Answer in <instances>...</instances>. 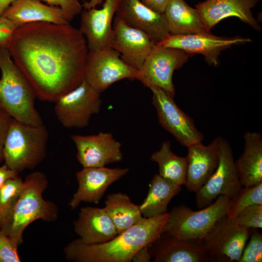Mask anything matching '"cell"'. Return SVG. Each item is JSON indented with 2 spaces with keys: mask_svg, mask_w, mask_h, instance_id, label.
<instances>
[{
  "mask_svg": "<svg viewBox=\"0 0 262 262\" xmlns=\"http://www.w3.org/2000/svg\"><path fill=\"white\" fill-rule=\"evenodd\" d=\"M254 204H262V183L253 187H242L231 199L226 215L233 220L241 211Z\"/></svg>",
  "mask_w": 262,
  "mask_h": 262,
  "instance_id": "obj_30",
  "label": "cell"
},
{
  "mask_svg": "<svg viewBox=\"0 0 262 262\" xmlns=\"http://www.w3.org/2000/svg\"><path fill=\"white\" fill-rule=\"evenodd\" d=\"M249 237L238 262H262V235L257 229H251Z\"/></svg>",
  "mask_w": 262,
  "mask_h": 262,
  "instance_id": "obj_32",
  "label": "cell"
},
{
  "mask_svg": "<svg viewBox=\"0 0 262 262\" xmlns=\"http://www.w3.org/2000/svg\"><path fill=\"white\" fill-rule=\"evenodd\" d=\"M18 27L15 22L0 16V47H7L14 32Z\"/></svg>",
  "mask_w": 262,
  "mask_h": 262,
  "instance_id": "obj_35",
  "label": "cell"
},
{
  "mask_svg": "<svg viewBox=\"0 0 262 262\" xmlns=\"http://www.w3.org/2000/svg\"><path fill=\"white\" fill-rule=\"evenodd\" d=\"M18 246L3 230H0V262H20Z\"/></svg>",
  "mask_w": 262,
  "mask_h": 262,
  "instance_id": "obj_33",
  "label": "cell"
},
{
  "mask_svg": "<svg viewBox=\"0 0 262 262\" xmlns=\"http://www.w3.org/2000/svg\"><path fill=\"white\" fill-rule=\"evenodd\" d=\"M147 87L152 92V104L157 111L158 123L163 128L186 147L203 141L204 136L193 119L180 108L174 98L158 86Z\"/></svg>",
  "mask_w": 262,
  "mask_h": 262,
  "instance_id": "obj_12",
  "label": "cell"
},
{
  "mask_svg": "<svg viewBox=\"0 0 262 262\" xmlns=\"http://www.w3.org/2000/svg\"><path fill=\"white\" fill-rule=\"evenodd\" d=\"M259 0H206L196 5L206 29L211 30L224 18L235 16L256 31L261 27L253 16L251 9Z\"/></svg>",
  "mask_w": 262,
  "mask_h": 262,
  "instance_id": "obj_21",
  "label": "cell"
},
{
  "mask_svg": "<svg viewBox=\"0 0 262 262\" xmlns=\"http://www.w3.org/2000/svg\"><path fill=\"white\" fill-rule=\"evenodd\" d=\"M119 0H105L100 9L81 12L79 30L84 35L88 51L111 47L114 38L113 20Z\"/></svg>",
  "mask_w": 262,
  "mask_h": 262,
  "instance_id": "obj_15",
  "label": "cell"
},
{
  "mask_svg": "<svg viewBox=\"0 0 262 262\" xmlns=\"http://www.w3.org/2000/svg\"><path fill=\"white\" fill-rule=\"evenodd\" d=\"M145 5L160 13H164L170 0H140Z\"/></svg>",
  "mask_w": 262,
  "mask_h": 262,
  "instance_id": "obj_37",
  "label": "cell"
},
{
  "mask_svg": "<svg viewBox=\"0 0 262 262\" xmlns=\"http://www.w3.org/2000/svg\"><path fill=\"white\" fill-rule=\"evenodd\" d=\"M219 138H215L207 146L200 142L187 147L184 185L188 191L196 192L215 171L219 159Z\"/></svg>",
  "mask_w": 262,
  "mask_h": 262,
  "instance_id": "obj_19",
  "label": "cell"
},
{
  "mask_svg": "<svg viewBox=\"0 0 262 262\" xmlns=\"http://www.w3.org/2000/svg\"><path fill=\"white\" fill-rule=\"evenodd\" d=\"M230 200L220 195L214 203L198 211L184 205L174 207L169 213L164 232L181 239H201L226 215Z\"/></svg>",
  "mask_w": 262,
  "mask_h": 262,
  "instance_id": "obj_6",
  "label": "cell"
},
{
  "mask_svg": "<svg viewBox=\"0 0 262 262\" xmlns=\"http://www.w3.org/2000/svg\"><path fill=\"white\" fill-rule=\"evenodd\" d=\"M232 220L241 227L248 229H262V204H254L246 207Z\"/></svg>",
  "mask_w": 262,
  "mask_h": 262,
  "instance_id": "obj_31",
  "label": "cell"
},
{
  "mask_svg": "<svg viewBox=\"0 0 262 262\" xmlns=\"http://www.w3.org/2000/svg\"><path fill=\"white\" fill-rule=\"evenodd\" d=\"M47 4L60 7L71 22L74 17L81 13L82 5L79 0H39Z\"/></svg>",
  "mask_w": 262,
  "mask_h": 262,
  "instance_id": "obj_34",
  "label": "cell"
},
{
  "mask_svg": "<svg viewBox=\"0 0 262 262\" xmlns=\"http://www.w3.org/2000/svg\"><path fill=\"white\" fill-rule=\"evenodd\" d=\"M150 160L158 164L160 176L177 185H184L187 166L186 158L172 152L169 140L162 142L160 149L151 154Z\"/></svg>",
  "mask_w": 262,
  "mask_h": 262,
  "instance_id": "obj_28",
  "label": "cell"
},
{
  "mask_svg": "<svg viewBox=\"0 0 262 262\" xmlns=\"http://www.w3.org/2000/svg\"><path fill=\"white\" fill-rule=\"evenodd\" d=\"M244 151L235 162L240 181L245 187L262 183V135L246 131Z\"/></svg>",
  "mask_w": 262,
  "mask_h": 262,
  "instance_id": "obj_24",
  "label": "cell"
},
{
  "mask_svg": "<svg viewBox=\"0 0 262 262\" xmlns=\"http://www.w3.org/2000/svg\"><path fill=\"white\" fill-rule=\"evenodd\" d=\"M115 15L146 33L155 44L170 34L164 13L153 10L140 0H119Z\"/></svg>",
  "mask_w": 262,
  "mask_h": 262,
  "instance_id": "obj_16",
  "label": "cell"
},
{
  "mask_svg": "<svg viewBox=\"0 0 262 262\" xmlns=\"http://www.w3.org/2000/svg\"><path fill=\"white\" fill-rule=\"evenodd\" d=\"M7 48L40 100L54 102L84 80L86 41L70 24H24L15 31Z\"/></svg>",
  "mask_w": 262,
  "mask_h": 262,
  "instance_id": "obj_1",
  "label": "cell"
},
{
  "mask_svg": "<svg viewBox=\"0 0 262 262\" xmlns=\"http://www.w3.org/2000/svg\"><path fill=\"white\" fill-rule=\"evenodd\" d=\"M19 26L36 22L68 24L70 21L59 7L39 0H15L2 15Z\"/></svg>",
  "mask_w": 262,
  "mask_h": 262,
  "instance_id": "obj_23",
  "label": "cell"
},
{
  "mask_svg": "<svg viewBox=\"0 0 262 262\" xmlns=\"http://www.w3.org/2000/svg\"><path fill=\"white\" fill-rule=\"evenodd\" d=\"M251 229L241 227L227 215L199 240L212 262H239Z\"/></svg>",
  "mask_w": 262,
  "mask_h": 262,
  "instance_id": "obj_9",
  "label": "cell"
},
{
  "mask_svg": "<svg viewBox=\"0 0 262 262\" xmlns=\"http://www.w3.org/2000/svg\"><path fill=\"white\" fill-rule=\"evenodd\" d=\"M169 213L143 217L112 240L87 244L78 238L64 248L66 259L74 262H130L141 248L155 242L164 231Z\"/></svg>",
  "mask_w": 262,
  "mask_h": 262,
  "instance_id": "obj_2",
  "label": "cell"
},
{
  "mask_svg": "<svg viewBox=\"0 0 262 262\" xmlns=\"http://www.w3.org/2000/svg\"><path fill=\"white\" fill-rule=\"evenodd\" d=\"M181 190L180 185L155 174L150 181L147 196L139 205L143 217L153 218L166 213L169 202Z\"/></svg>",
  "mask_w": 262,
  "mask_h": 262,
  "instance_id": "obj_26",
  "label": "cell"
},
{
  "mask_svg": "<svg viewBox=\"0 0 262 262\" xmlns=\"http://www.w3.org/2000/svg\"><path fill=\"white\" fill-rule=\"evenodd\" d=\"M128 168H109L103 167H83L76 174L78 188L71 199V209L82 202L98 204L108 187L125 175Z\"/></svg>",
  "mask_w": 262,
  "mask_h": 262,
  "instance_id": "obj_18",
  "label": "cell"
},
{
  "mask_svg": "<svg viewBox=\"0 0 262 262\" xmlns=\"http://www.w3.org/2000/svg\"><path fill=\"white\" fill-rule=\"evenodd\" d=\"M70 137L77 149V159L83 167H103L123 159L121 144L111 132L73 134Z\"/></svg>",
  "mask_w": 262,
  "mask_h": 262,
  "instance_id": "obj_14",
  "label": "cell"
},
{
  "mask_svg": "<svg viewBox=\"0 0 262 262\" xmlns=\"http://www.w3.org/2000/svg\"><path fill=\"white\" fill-rule=\"evenodd\" d=\"M0 107L17 121L31 125L43 124L35 107L36 94L5 47H0Z\"/></svg>",
  "mask_w": 262,
  "mask_h": 262,
  "instance_id": "obj_4",
  "label": "cell"
},
{
  "mask_svg": "<svg viewBox=\"0 0 262 262\" xmlns=\"http://www.w3.org/2000/svg\"><path fill=\"white\" fill-rule=\"evenodd\" d=\"M12 119L11 116L0 107V163L3 160L2 149L4 142Z\"/></svg>",
  "mask_w": 262,
  "mask_h": 262,
  "instance_id": "obj_36",
  "label": "cell"
},
{
  "mask_svg": "<svg viewBox=\"0 0 262 262\" xmlns=\"http://www.w3.org/2000/svg\"><path fill=\"white\" fill-rule=\"evenodd\" d=\"M164 13L170 34L211 33L206 29L198 10L184 0H170Z\"/></svg>",
  "mask_w": 262,
  "mask_h": 262,
  "instance_id": "obj_25",
  "label": "cell"
},
{
  "mask_svg": "<svg viewBox=\"0 0 262 262\" xmlns=\"http://www.w3.org/2000/svg\"><path fill=\"white\" fill-rule=\"evenodd\" d=\"M19 172L9 168L5 164L0 166V189L7 180L18 177Z\"/></svg>",
  "mask_w": 262,
  "mask_h": 262,
  "instance_id": "obj_38",
  "label": "cell"
},
{
  "mask_svg": "<svg viewBox=\"0 0 262 262\" xmlns=\"http://www.w3.org/2000/svg\"><path fill=\"white\" fill-rule=\"evenodd\" d=\"M24 182L17 177L6 181L0 189V225L7 220L23 187Z\"/></svg>",
  "mask_w": 262,
  "mask_h": 262,
  "instance_id": "obj_29",
  "label": "cell"
},
{
  "mask_svg": "<svg viewBox=\"0 0 262 262\" xmlns=\"http://www.w3.org/2000/svg\"><path fill=\"white\" fill-rule=\"evenodd\" d=\"M48 139L43 124L28 125L12 119L2 149L5 164L19 172L34 168L46 157Z\"/></svg>",
  "mask_w": 262,
  "mask_h": 262,
  "instance_id": "obj_5",
  "label": "cell"
},
{
  "mask_svg": "<svg viewBox=\"0 0 262 262\" xmlns=\"http://www.w3.org/2000/svg\"><path fill=\"white\" fill-rule=\"evenodd\" d=\"M15 0H0V16L14 1Z\"/></svg>",
  "mask_w": 262,
  "mask_h": 262,
  "instance_id": "obj_41",
  "label": "cell"
},
{
  "mask_svg": "<svg viewBox=\"0 0 262 262\" xmlns=\"http://www.w3.org/2000/svg\"><path fill=\"white\" fill-rule=\"evenodd\" d=\"M252 40L239 36H219L211 33H197L171 34L157 43L165 47L173 48L194 54L204 56L205 61L210 66L216 67L219 64L220 52L233 46L245 44Z\"/></svg>",
  "mask_w": 262,
  "mask_h": 262,
  "instance_id": "obj_13",
  "label": "cell"
},
{
  "mask_svg": "<svg viewBox=\"0 0 262 262\" xmlns=\"http://www.w3.org/2000/svg\"><path fill=\"white\" fill-rule=\"evenodd\" d=\"M23 187L10 216L1 226L3 230L19 246L23 242L25 229L37 220L53 222L58 217L59 210L54 203L44 199L42 194L48 181L44 173L35 171L28 174Z\"/></svg>",
  "mask_w": 262,
  "mask_h": 262,
  "instance_id": "obj_3",
  "label": "cell"
},
{
  "mask_svg": "<svg viewBox=\"0 0 262 262\" xmlns=\"http://www.w3.org/2000/svg\"><path fill=\"white\" fill-rule=\"evenodd\" d=\"M138 70L125 63L112 48L88 51L84 80L100 93L115 82L136 79Z\"/></svg>",
  "mask_w": 262,
  "mask_h": 262,
  "instance_id": "obj_11",
  "label": "cell"
},
{
  "mask_svg": "<svg viewBox=\"0 0 262 262\" xmlns=\"http://www.w3.org/2000/svg\"><path fill=\"white\" fill-rule=\"evenodd\" d=\"M104 209L113 221L118 234L139 222L143 218L139 206L121 192L109 194Z\"/></svg>",
  "mask_w": 262,
  "mask_h": 262,
  "instance_id": "obj_27",
  "label": "cell"
},
{
  "mask_svg": "<svg viewBox=\"0 0 262 262\" xmlns=\"http://www.w3.org/2000/svg\"><path fill=\"white\" fill-rule=\"evenodd\" d=\"M219 163L215 171L196 193V204L202 209L220 195L233 198L242 188L236 168L232 148L228 141L220 136Z\"/></svg>",
  "mask_w": 262,
  "mask_h": 262,
  "instance_id": "obj_10",
  "label": "cell"
},
{
  "mask_svg": "<svg viewBox=\"0 0 262 262\" xmlns=\"http://www.w3.org/2000/svg\"><path fill=\"white\" fill-rule=\"evenodd\" d=\"M75 233L83 243H101L118 235L116 228L104 208L85 207L81 209L73 222Z\"/></svg>",
  "mask_w": 262,
  "mask_h": 262,
  "instance_id": "obj_22",
  "label": "cell"
},
{
  "mask_svg": "<svg viewBox=\"0 0 262 262\" xmlns=\"http://www.w3.org/2000/svg\"><path fill=\"white\" fill-rule=\"evenodd\" d=\"M113 29L111 47L120 54L125 63L139 71L155 43L146 33L129 26L116 15Z\"/></svg>",
  "mask_w": 262,
  "mask_h": 262,
  "instance_id": "obj_17",
  "label": "cell"
},
{
  "mask_svg": "<svg viewBox=\"0 0 262 262\" xmlns=\"http://www.w3.org/2000/svg\"><path fill=\"white\" fill-rule=\"evenodd\" d=\"M104 0H89L88 1H84L82 4V8L84 9H90L93 8H96L98 5L102 3Z\"/></svg>",
  "mask_w": 262,
  "mask_h": 262,
  "instance_id": "obj_40",
  "label": "cell"
},
{
  "mask_svg": "<svg viewBox=\"0 0 262 262\" xmlns=\"http://www.w3.org/2000/svg\"><path fill=\"white\" fill-rule=\"evenodd\" d=\"M154 262H212L198 239H181L165 232L149 245Z\"/></svg>",
  "mask_w": 262,
  "mask_h": 262,
  "instance_id": "obj_20",
  "label": "cell"
},
{
  "mask_svg": "<svg viewBox=\"0 0 262 262\" xmlns=\"http://www.w3.org/2000/svg\"><path fill=\"white\" fill-rule=\"evenodd\" d=\"M192 55L180 49L155 44L136 80L147 87L149 85L158 86L174 98L173 72L181 68Z\"/></svg>",
  "mask_w": 262,
  "mask_h": 262,
  "instance_id": "obj_7",
  "label": "cell"
},
{
  "mask_svg": "<svg viewBox=\"0 0 262 262\" xmlns=\"http://www.w3.org/2000/svg\"><path fill=\"white\" fill-rule=\"evenodd\" d=\"M101 93L83 80L76 88L54 102V113L58 121L66 128L88 126L92 115L100 109Z\"/></svg>",
  "mask_w": 262,
  "mask_h": 262,
  "instance_id": "obj_8",
  "label": "cell"
},
{
  "mask_svg": "<svg viewBox=\"0 0 262 262\" xmlns=\"http://www.w3.org/2000/svg\"><path fill=\"white\" fill-rule=\"evenodd\" d=\"M151 256L149 251V246L139 249L133 256L131 261L134 262H150Z\"/></svg>",
  "mask_w": 262,
  "mask_h": 262,
  "instance_id": "obj_39",
  "label": "cell"
}]
</instances>
